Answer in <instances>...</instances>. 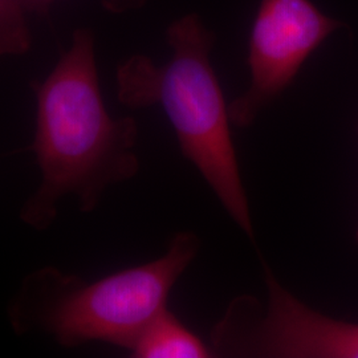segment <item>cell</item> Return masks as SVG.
<instances>
[{"label": "cell", "mask_w": 358, "mask_h": 358, "mask_svg": "<svg viewBox=\"0 0 358 358\" xmlns=\"http://www.w3.org/2000/svg\"><path fill=\"white\" fill-rule=\"evenodd\" d=\"M32 88L36 94L32 150L41 178L20 208V219L44 231L65 198L75 196L78 208L90 213L109 187L138 174V125L131 117L109 115L90 29H77L69 50Z\"/></svg>", "instance_id": "obj_1"}, {"label": "cell", "mask_w": 358, "mask_h": 358, "mask_svg": "<svg viewBox=\"0 0 358 358\" xmlns=\"http://www.w3.org/2000/svg\"><path fill=\"white\" fill-rule=\"evenodd\" d=\"M26 13L19 0H0V56L23 55L29 50Z\"/></svg>", "instance_id": "obj_7"}, {"label": "cell", "mask_w": 358, "mask_h": 358, "mask_svg": "<svg viewBox=\"0 0 358 358\" xmlns=\"http://www.w3.org/2000/svg\"><path fill=\"white\" fill-rule=\"evenodd\" d=\"M357 241H358V230H357Z\"/></svg>", "instance_id": "obj_9"}, {"label": "cell", "mask_w": 358, "mask_h": 358, "mask_svg": "<svg viewBox=\"0 0 358 358\" xmlns=\"http://www.w3.org/2000/svg\"><path fill=\"white\" fill-rule=\"evenodd\" d=\"M136 358L215 357L211 345L169 309L157 315L129 350Z\"/></svg>", "instance_id": "obj_6"}, {"label": "cell", "mask_w": 358, "mask_h": 358, "mask_svg": "<svg viewBox=\"0 0 358 358\" xmlns=\"http://www.w3.org/2000/svg\"><path fill=\"white\" fill-rule=\"evenodd\" d=\"M173 57L158 66L134 55L117 71L118 100L129 108L159 105L192 162L235 224L255 241L250 202L231 134L229 106L210 63L214 35L195 13L167 28Z\"/></svg>", "instance_id": "obj_2"}, {"label": "cell", "mask_w": 358, "mask_h": 358, "mask_svg": "<svg viewBox=\"0 0 358 358\" xmlns=\"http://www.w3.org/2000/svg\"><path fill=\"white\" fill-rule=\"evenodd\" d=\"M266 303L234 299L211 334L217 357L358 358V322L308 307L262 259Z\"/></svg>", "instance_id": "obj_4"}, {"label": "cell", "mask_w": 358, "mask_h": 358, "mask_svg": "<svg viewBox=\"0 0 358 358\" xmlns=\"http://www.w3.org/2000/svg\"><path fill=\"white\" fill-rule=\"evenodd\" d=\"M343 26L310 0H262L248 47L251 83L229 105L231 122L250 128L292 84L308 57Z\"/></svg>", "instance_id": "obj_5"}, {"label": "cell", "mask_w": 358, "mask_h": 358, "mask_svg": "<svg viewBox=\"0 0 358 358\" xmlns=\"http://www.w3.org/2000/svg\"><path fill=\"white\" fill-rule=\"evenodd\" d=\"M27 13H47L55 0H19ZM103 8L109 13H122L141 8L146 0H101Z\"/></svg>", "instance_id": "obj_8"}, {"label": "cell", "mask_w": 358, "mask_h": 358, "mask_svg": "<svg viewBox=\"0 0 358 358\" xmlns=\"http://www.w3.org/2000/svg\"><path fill=\"white\" fill-rule=\"evenodd\" d=\"M199 238L177 234L158 259L88 282L56 267L27 275L8 307L16 334H45L65 348L105 343L130 350L167 308L183 272L196 257Z\"/></svg>", "instance_id": "obj_3"}]
</instances>
